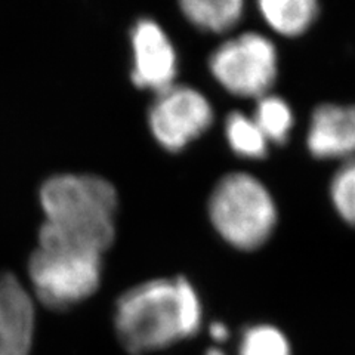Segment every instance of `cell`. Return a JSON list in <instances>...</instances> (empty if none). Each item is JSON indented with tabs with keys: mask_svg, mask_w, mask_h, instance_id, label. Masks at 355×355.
Segmentation results:
<instances>
[{
	"mask_svg": "<svg viewBox=\"0 0 355 355\" xmlns=\"http://www.w3.org/2000/svg\"><path fill=\"white\" fill-rule=\"evenodd\" d=\"M44 222L39 243L103 254L116 239L119 196L101 176L60 173L48 178L39 191Z\"/></svg>",
	"mask_w": 355,
	"mask_h": 355,
	"instance_id": "cell-1",
	"label": "cell"
},
{
	"mask_svg": "<svg viewBox=\"0 0 355 355\" xmlns=\"http://www.w3.org/2000/svg\"><path fill=\"white\" fill-rule=\"evenodd\" d=\"M202 318L200 297L184 277L144 282L121 295L114 306L116 335L130 355H146L193 338Z\"/></svg>",
	"mask_w": 355,
	"mask_h": 355,
	"instance_id": "cell-2",
	"label": "cell"
},
{
	"mask_svg": "<svg viewBox=\"0 0 355 355\" xmlns=\"http://www.w3.org/2000/svg\"><path fill=\"white\" fill-rule=\"evenodd\" d=\"M207 214L220 239L244 252L262 248L279 218L268 188L246 172L220 178L209 197Z\"/></svg>",
	"mask_w": 355,
	"mask_h": 355,
	"instance_id": "cell-3",
	"label": "cell"
},
{
	"mask_svg": "<svg viewBox=\"0 0 355 355\" xmlns=\"http://www.w3.org/2000/svg\"><path fill=\"white\" fill-rule=\"evenodd\" d=\"M28 277L44 306L69 309L98 291L103 277V254L39 243L28 259Z\"/></svg>",
	"mask_w": 355,
	"mask_h": 355,
	"instance_id": "cell-4",
	"label": "cell"
},
{
	"mask_svg": "<svg viewBox=\"0 0 355 355\" xmlns=\"http://www.w3.org/2000/svg\"><path fill=\"white\" fill-rule=\"evenodd\" d=\"M215 80L234 96L262 98L279 73V55L274 43L259 33L243 35L224 42L209 58Z\"/></svg>",
	"mask_w": 355,
	"mask_h": 355,
	"instance_id": "cell-5",
	"label": "cell"
},
{
	"mask_svg": "<svg viewBox=\"0 0 355 355\" xmlns=\"http://www.w3.org/2000/svg\"><path fill=\"white\" fill-rule=\"evenodd\" d=\"M214 108L197 89L185 85L155 95L148 110V126L154 139L171 153H180L210 128Z\"/></svg>",
	"mask_w": 355,
	"mask_h": 355,
	"instance_id": "cell-6",
	"label": "cell"
},
{
	"mask_svg": "<svg viewBox=\"0 0 355 355\" xmlns=\"http://www.w3.org/2000/svg\"><path fill=\"white\" fill-rule=\"evenodd\" d=\"M132 82L155 95L175 85L178 55L169 36L159 22L141 18L132 27Z\"/></svg>",
	"mask_w": 355,
	"mask_h": 355,
	"instance_id": "cell-7",
	"label": "cell"
},
{
	"mask_svg": "<svg viewBox=\"0 0 355 355\" xmlns=\"http://www.w3.org/2000/svg\"><path fill=\"white\" fill-rule=\"evenodd\" d=\"M306 148L318 160L355 159V104H320L309 120Z\"/></svg>",
	"mask_w": 355,
	"mask_h": 355,
	"instance_id": "cell-8",
	"label": "cell"
},
{
	"mask_svg": "<svg viewBox=\"0 0 355 355\" xmlns=\"http://www.w3.org/2000/svg\"><path fill=\"white\" fill-rule=\"evenodd\" d=\"M36 329L35 302L12 272L0 274V345L8 355H30Z\"/></svg>",
	"mask_w": 355,
	"mask_h": 355,
	"instance_id": "cell-9",
	"label": "cell"
},
{
	"mask_svg": "<svg viewBox=\"0 0 355 355\" xmlns=\"http://www.w3.org/2000/svg\"><path fill=\"white\" fill-rule=\"evenodd\" d=\"M258 8L266 24L287 37L305 35L320 15L315 0H262Z\"/></svg>",
	"mask_w": 355,
	"mask_h": 355,
	"instance_id": "cell-10",
	"label": "cell"
},
{
	"mask_svg": "<svg viewBox=\"0 0 355 355\" xmlns=\"http://www.w3.org/2000/svg\"><path fill=\"white\" fill-rule=\"evenodd\" d=\"M180 6L194 27L218 35L234 28L244 14L241 0H184Z\"/></svg>",
	"mask_w": 355,
	"mask_h": 355,
	"instance_id": "cell-11",
	"label": "cell"
},
{
	"mask_svg": "<svg viewBox=\"0 0 355 355\" xmlns=\"http://www.w3.org/2000/svg\"><path fill=\"white\" fill-rule=\"evenodd\" d=\"M225 138L228 146L244 159L259 160L268 154V139L253 117L234 111L225 120Z\"/></svg>",
	"mask_w": 355,
	"mask_h": 355,
	"instance_id": "cell-12",
	"label": "cell"
},
{
	"mask_svg": "<svg viewBox=\"0 0 355 355\" xmlns=\"http://www.w3.org/2000/svg\"><path fill=\"white\" fill-rule=\"evenodd\" d=\"M268 142L286 144L295 125L293 111L283 98L265 95L258 99L253 116Z\"/></svg>",
	"mask_w": 355,
	"mask_h": 355,
	"instance_id": "cell-13",
	"label": "cell"
},
{
	"mask_svg": "<svg viewBox=\"0 0 355 355\" xmlns=\"http://www.w3.org/2000/svg\"><path fill=\"white\" fill-rule=\"evenodd\" d=\"M239 355H292V347L280 329L254 324L243 331Z\"/></svg>",
	"mask_w": 355,
	"mask_h": 355,
	"instance_id": "cell-14",
	"label": "cell"
},
{
	"mask_svg": "<svg viewBox=\"0 0 355 355\" xmlns=\"http://www.w3.org/2000/svg\"><path fill=\"white\" fill-rule=\"evenodd\" d=\"M329 194L338 216L355 228V159L343 162L333 173Z\"/></svg>",
	"mask_w": 355,
	"mask_h": 355,
	"instance_id": "cell-15",
	"label": "cell"
},
{
	"mask_svg": "<svg viewBox=\"0 0 355 355\" xmlns=\"http://www.w3.org/2000/svg\"><path fill=\"white\" fill-rule=\"evenodd\" d=\"M210 336H212L216 342H224L230 336V330L225 324L214 323L212 326H210Z\"/></svg>",
	"mask_w": 355,
	"mask_h": 355,
	"instance_id": "cell-16",
	"label": "cell"
},
{
	"mask_svg": "<svg viewBox=\"0 0 355 355\" xmlns=\"http://www.w3.org/2000/svg\"><path fill=\"white\" fill-rule=\"evenodd\" d=\"M205 355H227L224 351H220V349H218V348H210V349H207L206 351V354Z\"/></svg>",
	"mask_w": 355,
	"mask_h": 355,
	"instance_id": "cell-17",
	"label": "cell"
},
{
	"mask_svg": "<svg viewBox=\"0 0 355 355\" xmlns=\"http://www.w3.org/2000/svg\"><path fill=\"white\" fill-rule=\"evenodd\" d=\"M0 355H8V354L5 352V349L2 348V345H0Z\"/></svg>",
	"mask_w": 355,
	"mask_h": 355,
	"instance_id": "cell-18",
	"label": "cell"
}]
</instances>
